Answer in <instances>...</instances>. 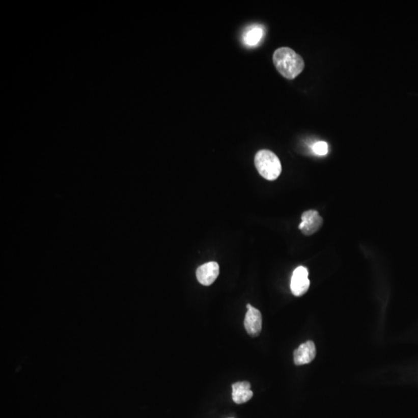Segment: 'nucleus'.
Returning a JSON list of instances; mask_svg holds the SVG:
<instances>
[{"label": "nucleus", "instance_id": "nucleus-5", "mask_svg": "<svg viewBox=\"0 0 418 418\" xmlns=\"http://www.w3.org/2000/svg\"><path fill=\"white\" fill-rule=\"evenodd\" d=\"M248 312L244 320V326L249 336L257 337L262 330V315L258 309L248 303L246 305Z\"/></svg>", "mask_w": 418, "mask_h": 418}, {"label": "nucleus", "instance_id": "nucleus-9", "mask_svg": "<svg viewBox=\"0 0 418 418\" xmlns=\"http://www.w3.org/2000/svg\"><path fill=\"white\" fill-rule=\"evenodd\" d=\"M233 387V400L236 404H242L249 401L253 396L250 383L249 382H237L232 386Z\"/></svg>", "mask_w": 418, "mask_h": 418}, {"label": "nucleus", "instance_id": "nucleus-10", "mask_svg": "<svg viewBox=\"0 0 418 418\" xmlns=\"http://www.w3.org/2000/svg\"><path fill=\"white\" fill-rule=\"evenodd\" d=\"M312 149H313V152L316 155L325 156L328 154V145L326 142L318 141V142L314 144Z\"/></svg>", "mask_w": 418, "mask_h": 418}, {"label": "nucleus", "instance_id": "nucleus-8", "mask_svg": "<svg viewBox=\"0 0 418 418\" xmlns=\"http://www.w3.org/2000/svg\"><path fill=\"white\" fill-rule=\"evenodd\" d=\"M264 27L261 25H252L245 29L242 35V41L246 47H254L258 45L264 37Z\"/></svg>", "mask_w": 418, "mask_h": 418}, {"label": "nucleus", "instance_id": "nucleus-6", "mask_svg": "<svg viewBox=\"0 0 418 418\" xmlns=\"http://www.w3.org/2000/svg\"><path fill=\"white\" fill-rule=\"evenodd\" d=\"M219 274V266L216 262H208L202 265L196 271L198 281L204 286H210Z\"/></svg>", "mask_w": 418, "mask_h": 418}, {"label": "nucleus", "instance_id": "nucleus-7", "mask_svg": "<svg viewBox=\"0 0 418 418\" xmlns=\"http://www.w3.org/2000/svg\"><path fill=\"white\" fill-rule=\"evenodd\" d=\"M316 355V348L312 341H308L300 345L298 349L294 351V361L295 365L301 366L309 364Z\"/></svg>", "mask_w": 418, "mask_h": 418}, {"label": "nucleus", "instance_id": "nucleus-1", "mask_svg": "<svg viewBox=\"0 0 418 418\" xmlns=\"http://www.w3.org/2000/svg\"><path fill=\"white\" fill-rule=\"evenodd\" d=\"M273 61L280 74L288 79L295 78L304 68L303 59L289 47H281L275 50Z\"/></svg>", "mask_w": 418, "mask_h": 418}, {"label": "nucleus", "instance_id": "nucleus-2", "mask_svg": "<svg viewBox=\"0 0 418 418\" xmlns=\"http://www.w3.org/2000/svg\"><path fill=\"white\" fill-rule=\"evenodd\" d=\"M255 166L260 175L268 181H274L281 175L282 166L277 156L270 150H262L255 156Z\"/></svg>", "mask_w": 418, "mask_h": 418}, {"label": "nucleus", "instance_id": "nucleus-3", "mask_svg": "<svg viewBox=\"0 0 418 418\" xmlns=\"http://www.w3.org/2000/svg\"><path fill=\"white\" fill-rule=\"evenodd\" d=\"M310 287L309 270L303 266L297 267L293 272L291 281V290L296 297H300L307 292Z\"/></svg>", "mask_w": 418, "mask_h": 418}, {"label": "nucleus", "instance_id": "nucleus-4", "mask_svg": "<svg viewBox=\"0 0 418 418\" xmlns=\"http://www.w3.org/2000/svg\"><path fill=\"white\" fill-rule=\"evenodd\" d=\"M323 220L317 211L309 210L303 212L301 215V222L299 225V230L306 236H311L316 233L321 225Z\"/></svg>", "mask_w": 418, "mask_h": 418}]
</instances>
